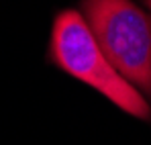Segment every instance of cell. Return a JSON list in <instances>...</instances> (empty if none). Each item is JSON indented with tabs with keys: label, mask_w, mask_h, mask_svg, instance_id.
Masks as SVG:
<instances>
[{
	"label": "cell",
	"mask_w": 151,
	"mask_h": 145,
	"mask_svg": "<svg viewBox=\"0 0 151 145\" xmlns=\"http://www.w3.org/2000/svg\"><path fill=\"white\" fill-rule=\"evenodd\" d=\"M51 61L72 78L88 84L114 106L141 121L151 119V104L108 61L78 10H61L51 29Z\"/></svg>",
	"instance_id": "cell-1"
},
{
	"label": "cell",
	"mask_w": 151,
	"mask_h": 145,
	"mask_svg": "<svg viewBox=\"0 0 151 145\" xmlns=\"http://www.w3.org/2000/svg\"><path fill=\"white\" fill-rule=\"evenodd\" d=\"M82 17L108 61L151 98V19L133 0H82Z\"/></svg>",
	"instance_id": "cell-2"
},
{
	"label": "cell",
	"mask_w": 151,
	"mask_h": 145,
	"mask_svg": "<svg viewBox=\"0 0 151 145\" xmlns=\"http://www.w3.org/2000/svg\"><path fill=\"white\" fill-rule=\"evenodd\" d=\"M145 2V6H149V10H151V0H143Z\"/></svg>",
	"instance_id": "cell-3"
}]
</instances>
